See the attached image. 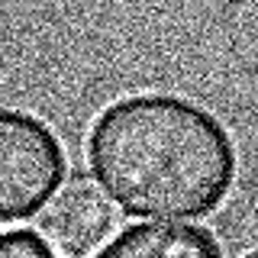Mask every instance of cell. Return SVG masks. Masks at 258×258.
I'll return each mask as SVG.
<instances>
[{
    "label": "cell",
    "mask_w": 258,
    "mask_h": 258,
    "mask_svg": "<svg viewBox=\"0 0 258 258\" xmlns=\"http://www.w3.org/2000/svg\"><path fill=\"white\" fill-rule=\"evenodd\" d=\"M94 184L136 220L184 223L220 210L239 174L229 129L177 94H129L87 133Z\"/></svg>",
    "instance_id": "6da1fadb"
},
{
    "label": "cell",
    "mask_w": 258,
    "mask_h": 258,
    "mask_svg": "<svg viewBox=\"0 0 258 258\" xmlns=\"http://www.w3.org/2000/svg\"><path fill=\"white\" fill-rule=\"evenodd\" d=\"M0 136H4V187H0L4 223L39 216L64 187V149L58 136L39 116L20 110L4 113Z\"/></svg>",
    "instance_id": "7a4b0ae2"
},
{
    "label": "cell",
    "mask_w": 258,
    "mask_h": 258,
    "mask_svg": "<svg viewBox=\"0 0 258 258\" xmlns=\"http://www.w3.org/2000/svg\"><path fill=\"white\" fill-rule=\"evenodd\" d=\"M107 194L87 177H75L39 213V236L61 258H91L116 229Z\"/></svg>",
    "instance_id": "3957f363"
},
{
    "label": "cell",
    "mask_w": 258,
    "mask_h": 258,
    "mask_svg": "<svg viewBox=\"0 0 258 258\" xmlns=\"http://www.w3.org/2000/svg\"><path fill=\"white\" fill-rule=\"evenodd\" d=\"M94 258H226L220 239L190 223H139L113 236Z\"/></svg>",
    "instance_id": "277c9868"
},
{
    "label": "cell",
    "mask_w": 258,
    "mask_h": 258,
    "mask_svg": "<svg viewBox=\"0 0 258 258\" xmlns=\"http://www.w3.org/2000/svg\"><path fill=\"white\" fill-rule=\"evenodd\" d=\"M0 258H61L48 242L39 236V232L29 229H13L4 236V248H0Z\"/></svg>",
    "instance_id": "5b68a950"
},
{
    "label": "cell",
    "mask_w": 258,
    "mask_h": 258,
    "mask_svg": "<svg viewBox=\"0 0 258 258\" xmlns=\"http://www.w3.org/2000/svg\"><path fill=\"white\" fill-rule=\"evenodd\" d=\"M245 258H258V248H255V252H248V255H245Z\"/></svg>",
    "instance_id": "8992f818"
}]
</instances>
